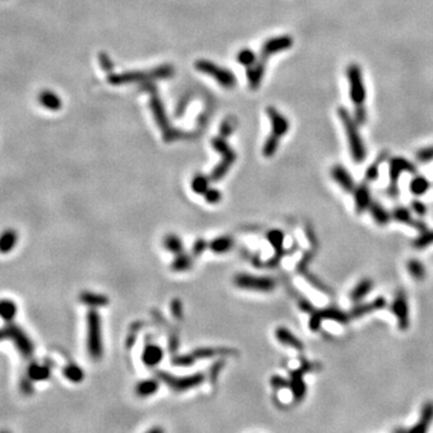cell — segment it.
Segmentation results:
<instances>
[{
    "label": "cell",
    "mask_w": 433,
    "mask_h": 433,
    "mask_svg": "<svg viewBox=\"0 0 433 433\" xmlns=\"http://www.w3.org/2000/svg\"><path fill=\"white\" fill-rule=\"evenodd\" d=\"M346 76H348L349 86H350V98L355 105V117L356 122L363 124L366 122V112L365 108V99H366V89L363 86L362 74L359 65L350 64L346 69Z\"/></svg>",
    "instance_id": "1"
},
{
    "label": "cell",
    "mask_w": 433,
    "mask_h": 433,
    "mask_svg": "<svg viewBox=\"0 0 433 433\" xmlns=\"http://www.w3.org/2000/svg\"><path fill=\"white\" fill-rule=\"evenodd\" d=\"M338 117L344 126L346 137L349 141V148H350L351 157L356 163H362L366 158V148L362 138L360 136L357 123H355L350 113L344 108H338Z\"/></svg>",
    "instance_id": "2"
},
{
    "label": "cell",
    "mask_w": 433,
    "mask_h": 433,
    "mask_svg": "<svg viewBox=\"0 0 433 433\" xmlns=\"http://www.w3.org/2000/svg\"><path fill=\"white\" fill-rule=\"evenodd\" d=\"M173 69L170 65L159 66L151 71H135V72H125V74L120 75H111L108 77V82L111 85H124V83H132V82H141V81L147 80H161L171 77L173 75Z\"/></svg>",
    "instance_id": "3"
},
{
    "label": "cell",
    "mask_w": 433,
    "mask_h": 433,
    "mask_svg": "<svg viewBox=\"0 0 433 433\" xmlns=\"http://www.w3.org/2000/svg\"><path fill=\"white\" fill-rule=\"evenodd\" d=\"M151 108H152L153 114H154L155 122H157L159 128L161 129V131H163L164 138H165L166 141H175V140H178V138L186 137V134H184V132L172 128V126L170 125L169 119H167L165 113V109H164L163 105H161V101L159 99L158 94L155 93L154 89H153V87H151Z\"/></svg>",
    "instance_id": "4"
},
{
    "label": "cell",
    "mask_w": 433,
    "mask_h": 433,
    "mask_svg": "<svg viewBox=\"0 0 433 433\" xmlns=\"http://www.w3.org/2000/svg\"><path fill=\"white\" fill-rule=\"evenodd\" d=\"M87 330H88V337H87V346H88V353L94 360H99L103 355V340H101V323L100 316L98 312L89 311L87 316Z\"/></svg>",
    "instance_id": "5"
},
{
    "label": "cell",
    "mask_w": 433,
    "mask_h": 433,
    "mask_svg": "<svg viewBox=\"0 0 433 433\" xmlns=\"http://www.w3.org/2000/svg\"><path fill=\"white\" fill-rule=\"evenodd\" d=\"M195 68L196 70L202 72V74L209 75V76L212 77L213 80H216L224 88L231 89L236 86V77L232 72L224 68H220V66L210 62V60H198L195 64Z\"/></svg>",
    "instance_id": "6"
},
{
    "label": "cell",
    "mask_w": 433,
    "mask_h": 433,
    "mask_svg": "<svg viewBox=\"0 0 433 433\" xmlns=\"http://www.w3.org/2000/svg\"><path fill=\"white\" fill-rule=\"evenodd\" d=\"M212 146L221 154V161L219 163V165L213 170L212 175H211V178H212L213 181H218L220 180V178H223L224 176L226 175V172L229 171L230 167L232 166L233 161H235L236 159V154L235 152H233V149L226 143L225 137L223 136L213 138Z\"/></svg>",
    "instance_id": "7"
},
{
    "label": "cell",
    "mask_w": 433,
    "mask_h": 433,
    "mask_svg": "<svg viewBox=\"0 0 433 433\" xmlns=\"http://www.w3.org/2000/svg\"><path fill=\"white\" fill-rule=\"evenodd\" d=\"M2 328L5 332V339L12 340L19 353L22 354V356H24L25 359H30L34 353V344L27 336V333L18 325L13 324L12 322L6 323V325Z\"/></svg>",
    "instance_id": "8"
},
{
    "label": "cell",
    "mask_w": 433,
    "mask_h": 433,
    "mask_svg": "<svg viewBox=\"0 0 433 433\" xmlns=\"http://www.w3.org/2000/svg\"><path fill=\"white\" fill-rule=\"evenodd\" d=\"M233 282L241 289L262 291V293H268V291H272L276 288V281L271 278V277H259L247 273L237 274L235 279H233Z\"/></svg>",
    "instance_id": "9"
},
{
    "label": "cell",
    "mask_w": 433,
    "mask_h": 433,
    "mask_svg": "<svg viewBox=\"0 0 433 433\" xmlns=\"http://www.w3.org/2000/svg\"><path fill=\"white\" fill-rule=\"evenodd\" d=\"M157 374L164 383L167 384L169 388L175 390V391H186V390L196 388L205 379L204 374L201 373L187 375V377H175V375L166 373V372H158Z\"/></svg>",
    "instance_id": "10"
},
{
    "label": "cell",
    "mask_w": 433,
    "mask_h": 433,
    "mask_svg": "<svg viewBox=\"0 0 433 433\" xmlns=\"http://www.w3.org/2000/svg\"><path fill=\"white\" fill-rule=\"evenodd\" d=\"M402 172L417 173V167L414 166V164H412L411 161L404 158H392L390 160V187L388 189V194L392 196V198L398 195L397 182Z\"/></svg>",
    "instance_id": "11"
},
{
    "label": "cell",
    "mask_w": 433,
    "mask_h": 433,
    "mask_svg": "<svg viewBox=\"0 0 433 433\" xmlns=\"http://www.w3.org/2000/svg\"><path fill=\"white\" fill-rule=\"evenodd\" d=\"M391 312L397 319L398 327L401 331L408 330L409 327V307L407 296L403 291H398L391 305Z\"/></svg>",
    "instance_id": "12"
},
{
    "label": "cell",
    "mask_w": 433,
    "mask_h": 433,
    "mask_svg": "<svg viewBox=\"0 0 433 433\" xmlns=\"http://www.w3.org/2000/svg\"><path fill=\"white\" fill-rule=\"evenodd\" d=\"M293 42H294L293 37L288 35L273 37V39L267 40V41L264 43V46H262L261 58H259V59L266 62L267 58L273 56V54L289 50V48L293 46Z\"/></svg>",
    "instance_id": "13"
},
{
    "label": "cell",
    "mask_w": 433,
    "mask_h": 433,
    "mask_svg": "<svg viewBox=\"0 0 433 433\" xmlns=\"http://www.w3.org/2000/svg\"><path fill=\"white\" fill-rule=\"evenodd\" d=\"M266 112L268 118H270L271 120V124H272V132H271V134L278 137L284 136V135L288 132L289 128H290V124H289L287 118H285L281 112L277 111L276 108H272V106H271V108H267Z\"/></svg>",
    "instance_id": "14"
},
{
    "label": "cell",
    "mask_w": 433,
    "mask_h": 433,
    "mask_svg": "<svg viewBox=\"0 0 433 433\" xmlns=\"http://www.w3.org/2000/svg\"><path fill=\"white\" fill-rule=\"evenodd\" d=\"M386 305H388V302H386V300L384 299V297L382 296L377 297V299L373 300V301L362 303V305H359L356 306V307H354L353 310L350 311V313H349V316H350V319H357V318L366 316V314L383 310V308L386 307Z\"/></svg>",
    "instance_id": "15"
},
{
    "label": "cell",
    "mask_w": 433,
    "mask_h": 433,
    "mask_svg": "<svg viewBox=\"0 0 433 433\" xmlns=\"http://www.w3.org/2000/svg\"><path fill=\"white\" fill-rule=\"evenodd\" d=\"M433 421V402L429 401L423 406L418 423L412 429L408 430L411 433H424L429 430L430 425Z\"/></svg>",
    "instance_id": "16"
},
{
    "label": "cell",
    "mask_w": 433,
    "mask_h": 433,
    "mask_svg": "<svg viewBox=\"0 0 433 433\" xmlns=\"http://www.w3.org/2000/svg\"><path fill=\"white\" fill-rule=\"evenodd\" d=\"M392 216H394L395 220H397L398 223L407 224L409 226L415 227L419 231H425L427 229L426 224L424 221H421L420 219H415L412 216V211L406 209V207H397V209H395L394 212H392Z\"/></svg>",
    "instance_id": "17"
},
{
    "label": "cell",
    "mask_w": 433,
    "mask_h": 433,
    "mask_svg": "<svg viewBox=\"0 0 433 433\" xmlns=\"http://www.w3.org/2000/svg\"><path fill=\"white\" fill-rule=\"evenodd\" d=\"M353 193H354V200H355V210H356L357 213H362L367 209H369V205H371L372 199H371V192H369L367 182L360 184L357 188H355Z\"/></svg>",
    "instance_id": "18"
},
{
    "label": "cell",
    "mask_w": 433,
    "mask_h": 433,
    "mask_svg": "<svg viewBox=\"0 0 433 433\" xmlns=\"http://www.w3.org/2000/svg\"><path fill=\"white\" fill-rule=\"evenodd\" d=\"M331 175L334 182H336L343 190H345V192L348 193L354 192L355 183L353 177H351V175L349 173L348 170H345L342 165L333 166V169H332L331 171Z\"/></svg>",
    "instance_id": "19"
},
{
    "label": "cell",
    "mask_w": 433,
    "mask_h": 433,
    "mask_svg": "<svg viewBox=\"0 0 433 433\" xmlns=\"http://www.w3.org/2000/svg\"><path fill=\"white\" fill-rule=\"evenodd\" d=\"M265 64H266V62L259 59L253 65L247 68V80L252 89L259 88V86L261 85V81L265 72Z\"/></svg>",
    "instance_id": "20"
},
{
    "label": "cell",
    "mask_w": 433,
    "mask_h": 433,
    "mask_svg": "<svg viewBox=\"0 0 433 433\" xmlns=\"http://www.w3.org/2000/svg\"><path fill=\"white\" fill-rule=\"evenodd\" d=\"M316 313L323 322H324V320H331V322L339 323V324H346V323L350 320V316H349V314H346L345 312L340 311L339 308H336V307L325 308V310H320V311L316 310Z\"/></svg>",
    "instance_id": "21"
},
{
    "label": "cell",
    "mask_w": 433,
    "mask_h": 433,
    "mask_svg": "<svg viewBox=\"0 0 433 433\" xmlns=\"http://www.w3.org/2000/svg\"><path fill=\"white\" fill-rule=\"evenodd\" d=\"M303 371L301 368L296 369L291 373V379H290V389L293 391L294 398L296 401L303 400V397L306 396V392H307V388H306V384L303 382Z\"/></svg>",
    "instance_id": "22"
},
{
    "label": "cell",
    "mask_w": 433,
    "mask_h": 433,
    "mask_svg": "<svg viewBox=\"0 0 433 433\" xmlns=\"http://www.w3.org/2000/svg\"><path fill=\"white\" fill-rule=\"evenodd\" d=\"M164 351L160 346L155 344H149L143 349L142 353V361L146 366L148 367H154L160 363V361L163 360Z\"/></svg>",
    "instance_id": "23"
},
{
    "label": "cell",
    "mask_w": 433,
    "mask_h": 433,
    "mask_svg": "<svg viewBox=\"0 0 433 433\" xmlns=\"http://www.w3.org/2000/svg\"><path fill=\"white\" fill-rule=\"evenodd\" d=\"M39 103L41 104L42 108L50 109V111H59L63 106L59 95H57L52 91H42L39 94Z\"/></svg>",
    "instance_id": "24"
},
{
    "label": "cell",
    "mask_w": 433,
    "mask_h": 433,
    "mask_svg": "<svg viewBox=\"0 0 433 433\" xmlns=\"http://www.w3.org/2000/svg\"><path fill=\"white\" fill-rule=\"evenodd\" d=\"M27 375L34 382H42L50 378L51 368L48 365H41V363L31 362L28 366Z\"/></svg>",
    "instance_id": "25"
},
{
    "label": "cell",
    "mask_w": 433,
    "mask_h": 433,
    "mask_svg": "<svg viewBox=\"0 0 433 433\" xmlns=\"http://www.w3.org/2000/svg\"><path fill=\"white\" fill-rule=\"evenodd\" d=\"M276 338L282 343V344L289 345L291 348H295L297 350H302L303 344L294 333H291L288 328L278 327L276 330Z\"/></svg>",
    "instance_id": "26"
},
{
    "label": "cell",
    "mask_w": 433,
    "mask_h": 433,
    "mask_svg": "<svg viewBox=\"0 0 433 433\" xmlns=\"http://www.w3.org/2000/svg\"><path fill=\"white\" fill-rule=\"evenodd\" d=\"M369 213H371L372 218L374 219V221L379 225H386L390 223L391 220V215L386 211L379 202L372 201L369 205Z\"/></svg>",
    "instance_id": "27"
},
{
    "label": "cell",
    "mask_w": 433,
    "mask_h": 433,
    "mask_svg": "<svg viewBox=\"0 0 433 433\" xmlns=\"http://www.w3.org/2000/svg\"><path fill=\"white\" fill-rule=\"evenodd\" d=\"M17 238L18 235L12 229L5 230L4 232L0 235V253L7 254L13 249L14 245L17 243Z\"/></svg>",
    "instance_id": "28"
},
{
    "label": "cell",
    "mask_w": 433,
    "mask_h": 433,
    "mask_svg": "<svg viewBox=\"0 0 433 433\" xmlns=\"http://www.w3.org/2000/svg\"><path fill=\"white\" fill-rule=\"evenodd\" d=\"M372 289H373V282H372L369 278L362 279V281H361L350 293L351 301L357 302L360 301V300H362L363 297L371 293Z\"/></svg>",
    "instance_id": "29"
},
{
    "label": "cell",
    "mask_w": 433,
    "mask_h": 433,
    "mask_svg": "<svg viewBox=\"0 0 433 433\" xmlns=\"http://www.w3.org/2000/svg\"><path fill=\"white\" fill-rule=\"evenodd\" d=\"M80 300L82 301L85 305L89 306V307H103V306H106L108 303V299L106 296L104 295H99V294H94V293H82L80 296Z\"/></svg>",
    "instance_id": "30"
},
{
    "label": "cell",
    "mask_w": 433,
    "mask_h": 433,
    "mask_svg": "<svg viewBox=\"0 0 433 433\" xmlns=\"http://www.w3.org/2000/svg\"><path fill=\"white\" fill-rule=\"evenodd\" d=\"M158 389H159V383L157 380L147 379L138 383L135 391H136V394L140 397H148L154 394V392H157Z\"/></svg>",
    "instance_id": "31"
},
{
    "label": "cell",
    "mask_w": 433,
    "mask_h": 433,
    "mask_svg": "<svg viewBox=\"0 0 433 433\" xmlns=\"http://www.w3.org/2000/svg\"><path fill=\"white\" fill-rule=\"evenodd\" d=\"M409 189H411V193L413 195L421 196L426 194L427 190L430 189V182L427 181V178L423 177V176H415L411 181Z\"/></svg>",
    "instance_id": "32"
},
{
    "label": "cell",
    "mask_w": 433,
    "mask_h": 433,
    "mask_svg": "<svg viewBox=\"0 0 433 433\" xmlns=\"http://www.w3.org/2000/svg\"><path fill=\"white\" fill-rule=\"evenodd\" d=\"M17 314V306L10 300H1L0 301V318L5 322H12V319Z\"/></svg>",
    "instance_id": "33"
},
{
    "label": "cell",
    "mask_w": 433,
    "mask_h": 433,
    "mask_svg": "<svg viewBox=\"0 0 433 433\" xmlns=\"http://www.w3.org/2000/svg\"><path fill=\"white\" fill-rule=\"evenodd\" d=\"M232 245H233L232 238L227 237V236H223V237H218L213 239V241L211 242L210 248L215 253L221 254V253L229 252L231 248H232Z\"/></svg>",
    "instance_id": "34"
},
{
    "label": "cell",
    "mask_w": 433,
    "mask_h": 433,
    "mask_svg": "<svg viewBox=\"0 0 433 433\" xmlns=\"http://www.w3.org/2000/svg\"><path fill=\"white\" fill-rule=\"evenodd\" d=\"M407 270L413 278L417 281H423L426 276L425 266L417 259H412L407 262Z\"/></svg>",
    "instance_id": "35"
},
{
    "label": "cell",
    "mask_w": 433,
    "mask_h": 433,
    "mask_svg": "<svg viewBox=\"0 0 433 433\" xmlns=\"http://www.w3.org/2000/svg\"><path fill=\"white\" fill-rule=\"evenodd\" d=\"M63 373H64V377L66 379L70 380L72 383H81L83 380V378H85L83 369L79 367L77 365H72V363L71 365L65 366Z\"/></svg>",
    "instance_id": "36"
},
{
    "label": "cell",
    "mask_w": 433,
    "mask_h": 433,
    "mask_svg": "<svg viewBox=\"0 0 433 433\" xmlns=\"http://www.w3.org/2000/svg\"><path fill=\"white\" fill-rule=\"evenodd\" d=\"M267 239L276 249V255L281 256L283 252V243H284V233L281 230H272L267 233Z\"/></svg>",
    "instance_id": "37"
},
{
    "label": "cell",
    "mask_w": 433,
    "mask_h": 433,
    "mask_svg": "<svg viewBox=\"0 0 433 433\" xmlns=\"http://www.w3.org/2000/svg\"><path fill=\"white\" fill-rule=\"evenodd\" d=\"M412 244L415 249H424V248L433 244V230L421 231L420 235L413 241Z\"/></svg>",
    "instance_id": "38"
},
{
    "label": "cell",
    "mask_w": 433,
    "mask_h": 433,
    "mask_svg": "<svg viewBox=\"0 0 433 433\" xmlns=\"http://www.w3.org/2000/svg\"><path fill=\"white\" fill-rule=\"evenodd\" d=\"M192 258H190L189 255H187V254H177V256H176V259L173 260L172 262V270L173 271H177V272H182V271H187L189 270L190 267H192Z\"/></svg>",
    "instance_id": "39"
},
{
    "label": "cell",
    "mask_w": 433,
    "mask_h": 433,
    "mask_svg": "<svg viewBox=\"0 0 433 433\" xmlns=\"http://www.w3.org/2000/svg\"><path fill=\"white\" fill-rule=\"evenodd\" d=\"M164 245L169 252L173 254H181L183 252V243L181 238L176 235H169L164 239Z\"/></svg>",
    "instance_id": "40"
},
{
    "label": "cell",
    "mask_w": 433,
    "mask_h": 433,
    "mask_svg": "<svg viewBox=\"0 0 433 433\" xmlns=\"http://www.w3.org/2000/svg\"><path fill=\"white\" fill-rule=\"evenodd\" d=\"M223 353H231L230 350H224V349H211V348H204V349H198L194 353H192V357L196 361L198 359H209V357L216 356V355H220Z\"/></svg>",
    "instance_id": "41"
},
{
    "label": "cell",
    "mask_w": 433,
    "mask_h": 433,
    "mask_svg": "<svg viewBox=\"0 0 433 433\" xmlns=\"http://www.w3.org/2000/svg\"><path fill=\"white\" fill-rule=\"evenodd\" d=\"M385 159H386V153H383V154L379 155V158L377 159V161H374V163L368 167L367 171H366V175H365V180H366V182H367V183L377 180L378 176H379L380 164H382L383 161L385 160Z\"/></svg>",
    "instance_id": "42"
},
{
    "label": "cell",
    "mask_w": 433,
    "mask_h": 433,
    "mask_svg": "<svg viewBox=\"0 0 433 433\" xmlns=\"http://www.w3.org/2000/svg\"><path fill=\"white\" fill-rule=\"evenodd\" d=\"M279 141H281V137L274 136V135H272V134H271L270 136L267 137L266 142H265V144H264V148H262V152H264L265 157L266 158L272 157L274 153H276L277 149H278Z\"/></svg>",
    "instance_id": "43"
},
{
    "label": "cell",
    "mask_w": 433,
    "mask_h": 433,
    "mask_svg": "<svg viewBox=\"0 0 433 433\" xmlns=\"http://www.w3.org/2000/svg\"><path fill=\"white\" fill-rule=\"evenodd\" d=\"M192 189L196 194H205L209 190V180L202 175L195 176L192 181Z\"/></svg>",
    "instance_id": "44"
},
{
    "label": "cell",
    "mask_w": 433,
    "mask_h": 433,
    "mask_svg": "<svg viewBox=\"0 0 433 433\" xmlns=\"http://www.w3.org/2000/svg\"><path fill=\"white\" fill-rule=\"evenodd\" d=\"M237 62L239 63V64L247 66L248 68V66L253 65L254 63L256 62V56L253 51L247 50V48H245V50H242V51L238 52Z\"/></svg>",
    "instance_id": "45"
},
{
    "label": "cell",
    "mask_w": 433,
    "mask_h": 433,
    "mask_svg": "<svg viewBox=\"0 0 433 433\" xmlns=\"http://www.w3.org/2000/svg\"><path fill=\"white\" fill-rule=\"evenodd\" d=\"M235 128H236V123L233 122L232 118H229V119L224 120V123L221 124L220 135L223 137L230 136V135L233 132V130H235Z\"/></svg>",
    "instance_id": "46"
},
{
    "label": "cell",
    "mask_w": 433,
    "mask_h": 433,
    "mask_svg": "<svg viewBox=\"0 0 433 433\" xmlns=\"http://www.w3.org/2000/svg\"><path fill=\"white\" fill-rule=\"evenodd\" d=\"M417 159L419 161H421V163H426V161L433 160V146L420 149L417 154Z\"/></svg>",
    "instance_id": "47"
},
{
    "label": "cell",
    "mask_w": 433,
    "mask_h": 433,
    "mask_svg": "<svg viewBox=\"0 0 433 433\" xmlns=\"http://www.w3.org/2000/svg\"><path fill=\"white\" fill-rule=\"evenodd\" d=\"M31 382H33V380H31L30 378L28 377V375H25L24 378H22L21 383H19V389H21V391L24 395H27V396L33 394V391H34V386H33V383Z\"/></svg>",
    "instance_id": "48"
},
{
    "label": "cell",
    "mask_w": 433,
    "mask_h": 433,
    "mask_svg": "<svg viewBox=\"0 0 433 433\" xmlns=\"http://www.w3.org/2000/svg\"><path fill=\"white\" fill-rule=\"evenodd\" d=\"M204 195L205 198H206L207 202H210V204H218V202L221 200V198H223V196H221V193L219 192V190L210 189V188Z\"/></svg>",
    "instance_id": "49"
},
{
    "label": "cell",
    "mask_w": 433,
    "mask_h": 433,
    "mask_svg": "<svg viewBox=\"0 0 433 433\" xmlns=\"http://www.w3.org/2000/svg\"><path fill=\"white\" fill-rule=\"evenodd\" d=\"M271 384H272L273 388L276 389H283V388H290V382H288L284 378L279 377V375H274L271 379Z\"/></svg>",
    "instance_id": "50"
},
{
    "label": "cell",
    "mask_w": 433,
    "mask_h": 433,
    "mask_svg": "<svg viewBox=\"0 0 433 433\" xmlns=\"http://www.w3.org/2000/svg\"><path fill=\"white\" fill-rule=\"evenodd\" d=\"M412 210L414 211L415 215H418L420 216H425L427 213V209H426L425 205H424V202H421L419 200H415V201L412 202Z\"/></svg>",
    "instance_id": "51"
},
{
    "label": "cell",
    "mask_w": 433,
    "mask_h": 433,
    "mask_svg": "<svg viewBox=\"0 0 433 433\" xmlns=\"http://www.w3.org/2000/svg\"><path fill=\"white\" fill-rule=\"evenodd\" d=\"M171 308H172V313H173V316L177 317L178 319H181L182 313H183V310H182V305H181V302L178 301V300H175V301H172V303H171Z\"/></svg>",
    "instance_id": "52"
},
{
    "label": "cell",
    "mask_w": 433,
    "mask_h": 433,
    "mask_svg": "<svg viewBox=\"0 0 433 433\" xmlns=\"http://www.w3.org/2000/svg\"><path fill=\"white\" fill-rule=\"evenodd\" d=\"M100 64L103 66L104 70H108L109 71L112 69V62L111 59L106 56V54H101L100 56Z\"/></svg>",
    "instance_id": "53"
},
{
    "label": "cell",
    "mask_w": 433,
    "mask_h": 433,
    "mask_svg": "<svg viewBox=\"0 0 433 433\" xmlns=\"http://www.w3.org/2000/svg\"><path fill=\"white\" fill-rule=\"evenodd\" d=\"M300 307H301V310L305 311L306 313H310V314H312L314 311H316V307H314L311 302H308L307 300H301V301H300Z\"/></svg>",
    "instance_id": "54"
},
{
    "label": "cell",
    "mask_w": 433,
    "mask_h": 433,
    "mask_svg": "<svg viewBox=\"0 0 433 433\" xmlns=\"http://www.w3.org/2000/svg\"><path fill=\"white\" fill-rule=\"evenodd\" d=\"M206 247H207L206 242H205L204 239H199V241L196 242L195 245H194V249H193V252H194V254H196V255H198V254H200V253L204 252V249Z\"/></svg>",
    "instance_id": "55"
},
{
    "label": "cell",
    "mask_w": 433,
    "mask_h": 433,
    "mask_svg": "<svg viewBox=\"0 0 433 433\" xmlns=\"http://www.w3.org/2000/svg\"><path fill=\"white\" fill-rule=\"evenodd\" d=\"M1 340H5V332H4V328H0V342H1Z\"/></svg>",
    "instance_id": "56"
}]
</instances>
